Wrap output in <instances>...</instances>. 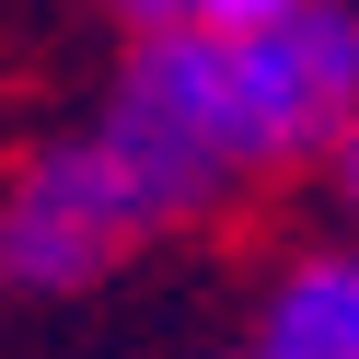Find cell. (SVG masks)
Here are the masks:
<instances>
[{"mask_svg":"<svg viewBox=\"0 0 359 359\" xmlns=\"http://www.w3.org/2000/svg\"><path fill=\"white\" fill-rule=\"evenodd\" d=\"M93 140L116 151V174L140 186L151 220H197L209 197H232V174H255L243 116H232V58L209 24H140Z\"/></svg>","mask_w":359,"mask_h":359,"instance_id":"obj_1","label":"cell"},{"mask_svg":"<svg viewBox=\"0 0 359 359\" xmlns=\"http://www.w3.org/2000/svg\"><path fill=\"white\" fill-rule=\"evenodd\" d=\"M151 232H163V220L140 209V186L116 174V151L104 140H58L0 197V290H35V302L93 290L104 266H116L128 243H151Z\"/></svg>","mask_w":359,"mask_h":359,"instance_id":"obj_2","label":"cell"},{"mask_svg":"<svg viewBox=\"0 0 359 359\" xmlns=\"http://www.w3.org/2000/svg\"><path fill=\"white\" fill-rule=\"evenodd\" d=\"M220 58H232V116H243L255 163H313L359 116V12L348 0H290L266 24L220 35Z\"/></svg>","mask_w":359,"mask_h":359,"instance_id":"obj_3","label":"cell"},{"mask_svg":"<svg viewBox=\"0 0 359 359\" xmlns=\"http://www.w3.org/2000/svg\"><path fill=\"white\" fill-rule=\"evenodd\" d=\"M255 359H359V255H302L255 313Z\"/></svg>","mask_w":359,"mask_h":359,"instance_id":"obj_4","label":"cell"},{"mask_svg":"<svg viewBox=\"0 0 359 359\" xmlns=\"http://www.w3.org/2000/svg\"><path fill=\"white\" fill-rule=\"evenodd\" d=\"M266 12H290V0H174V24H209V35H243Z\"/></svg>","mask_w":359,"mask_h":359,"instance_id":"obj_5","label":"cell"},{"mask_svg":"<svg viewBox=\"0 0 359 359\" xmlns=\"http://www.w3.org/2000/svg\"><path fill=\"white\" fill-rule=\"evenodd\" d=\"M325 163H336V197H348V220H359V116L325 140Z\"/></svg>","mask_w":359,"mask_h":359,"instance_id":"obj_6","label":"cell"},{"mask_svg":"<svg viewBox=\"0 0 359 359\" xmlns=\"http://www.w3.org/2000/svg\"><path fill=\"white\" fill-rule=\"evenodd\" d=\"M128 12H140V24H174V0H128Z\"/></svg>","mask_w":359,"mask_h":359,"instance_id":"obj_7","label":"cell"}]
</instances>
